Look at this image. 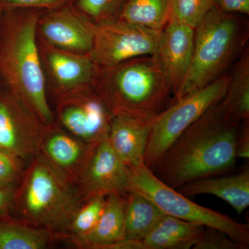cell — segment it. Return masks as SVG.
Listing matches in <instances>:
<instances>
[{
	"instance_id": "obj_1",
	"label": "cell",
	"mask_w": 249,
	"mask_h": 249,
	"mask_svg": "<svg viewBox=\"0 0 249 249\" xmlns=\"http://www.w3.org/2000/svg\"><path fill=\"white\" fill-rule=\"evenodd\" d=\"M219 102L191 124L152 168L162 182L178 189L235 165L236 145L243 121L228 116Z\"/></svg>"
},
{
	"instance_id": "obj_2",
	"label": "cell",
	"mask_w": 249,
	"mask_h": 249,
	"mask_svg": "<svg viewBox=\"0 0 249 249\" xmlns=\"http://www.w3.org/2000/svg\"><path fill=\"white\" fill-rule=\"evenodd\" d=\"M38 14L27 11L5 20L0 34V77L6 90L47 127L53 113L36 39Z\"/></svg>"
},
{
	"instance_id": "obj_3",
	"label": "cell",
	"mask_w": 249,
	"mask_h": 249,
	"mask_svg": "<svg viewBox=\"0 0 249 249\" xmlns=\"http://www.w3.org/2000/svg\"><path fill=\"white\" fill-rule=\"evenodd\" d=\"M92 83L114 115L155 119L175 101L155 54L115 66L96 65Z\"/></svg>"
},
{
	"instance_id": "obj_4",
	"label": "cell",
	"mask_w": 249,
	"mask_h": 249,
	"mask_svg": "<svg viewBox=\"0 0 249 249\" xmlns=\"http://www.w3.org/2000/svg\"><path fill=\"white\" fill-rule=\"evenodd\" d=\"M241 16L216 6L195 29L191 65L175 101L213 83L239 58L248 37Z\"/></svg>"
},
{
	"instance_id": "obj_5",
	"label": "cell",
	"mask_w": 249,
	"mask_h": 249,
	"mask_svg": "<svg viewBox=\"0 0 249 249\" xmlns=\"http://www.w3.org/2000/svg\"><path fill=\"white\" fill-rule=\"evenodd\" d=\"M79 191L70 178L39 152L16 189V206L27 220L48 230L69 229L80 207Z\"/></svg>"
},
{
	"instance_id": "obj_6",
	"label": "cell",
	"mask_w": 249,
	"mask_h": 249,
	"mask_svg": "<svg viewBox=\"0 0 249 249\" xmlns=\"http://www.w3.org/2000/svg\"><path fill=\"white\" fill-rule=\"evenodd\" d=\"M127 168L129 188L151 199L163 213L205 227L217 229L246 249L249 248L248 224L237 222L226 214L190 200L176 189L162 182L145 163L127 166Z\"/></svg>"
},
{
	"instance_id": "obj_7",
	"label": "cell",
	"mask_w": 249,
	"mask_h": 249,
	"mask_svg": "<svg viewBox=\"0 0 249 249\" xmlns=\"http://www.w3.org/2000/svg\"><path fill=\"white\" fill-rule=\"evenodd\" d=\"M230 78V73H225L202 89L174 101L157 116L145 149L146 166L152 169L181 134L224 97Z\"/></svg>"
},
{
	"instance_id": "obj_8",
	"label": "cell",
	"mask_w": 249,
	"mask_h": 249,
	"mask_svg": "<svg viewBox=\"0 0 249 249\" xmlns=\"http://www.w3.org/2000/svg\"><path fill=\"white\" fill-rule=\"evenodd\" d=\"M161 31L121 21L93 24V45L89 54L96 66H115L157 52Z\"/></svg>"
},
{
	"instance_id": "obj_9",
	"label": "cell",
	"mask_w": 249,
	"mask_h": 249,
	"mask_svg": "<svg viewBox=\"0 0 249 249\" xmlns=\"http://www.w3.org/2000/svg\"><path fill=\"white\" fill-rule=\"evenodd\" d=\"M47 126L6 90L0 91V149L22 161L40 152Z\"/></svg>"
},
{
	"instance_id": "obj_10",
	"label": "cell",
	"mask_w": 249,
	"mask_h": 249,
	"mask_svg": "<svg viewBox=\"0 0 249 249\" xmlns=\"http://www.w3.org/2000/svg\"><path fill=\"white\" fill-rule=\"evenodd\" d=\"M58 111L62 125L85 143L95 145L107 138L114 114L95 88L64 100Z\"/></svg>"
},
{
	"instance_id": "obj_11",
	"label": "cell",
	"mask_w": 249,
	"mask_h": 249,
	"mask_svg": "<svg viewBox=\"0 0 249 249\" xmlns=\"http://www.w3.org/2000/svg\"><path fill=\"white\" fill-rule=\"evenodd\" d=\"M79 178L80 195L86 200L96 196H125L130 188L127 166L108 137L93 145Z\"/></svg>"
},
{
	"instance_id": "obj_12",
	"label": "cell",
	"mask_w": 249,
	"mask_h": 249,
	"mask_svg": "<svg viewBox=\"0 0 249 249\" xmlns=\"http://www.w3.org/2000/svg\"><path fill=\"white\" fill-rule=\"evenodd\" d=\"M194 38L193 28L175 21L160 33L155 55L175 97L191 65Z\"/></svg>"
},
{
	"instance_id": "obj_13",
	"label": "cell",
	"mask_w": 249,
	"mask_h": 249,
	"mask_svg": "<svg viewBox=\"0 0 249 249\" xmlns=\"http://www.w3.org/2000/svg\"><path fill=\"white\" fill-rule=\"evenodd\" d=\"M42 35L55 48L89 54L93 45V24L70 5L52 10L41 21Z\"/></svg>"
},
{
	"instance_id": "obj_14",
	"label": "cell",
	"mask_w": 249,
	"mask_h": 249,
	"mask_svg": "<svg viewBox=\"0 0 249 249\" xmlns=\"http://www.w3.org/2000/svg\"><path fill=\"white\" fill-rule=\"evenodd\" d=\"M156 118L145 119L124 114L113 116L108 141L126 166L144 163L147 140Z\"/></svg>"
},
{
	"instance_id": "obj_15",
	"label": "cell",
	"mask_w": 249,
	"mask_h": 249,
	"mask_svg": "<svg viewBox=\"0 0 249 249\" xmlns=\"http://www.w3.org/2000/svg\"><path fill=\"white\" fill-rule=\"evenodd\" d=\"M176 190L187 197L202 194L217 196L241 214L249 206V170L231 176L199 178Z\"/></svg>"
},
{
	"instance_id": "obj_16",
	"label": "cell",
	"mask_w": 249,
	"mask_h": 249,
	"mask_svg": "<svg viewBox=\"0 0 249 249\" xmlns=\"http://www.w3.org/2000/svg\"><path fill=\"white\" fill-rule=\"evenodd\" d=\"M93 145L74 136L47 130L40 152L69 178L79 177Z\"/></svg>"
},
{
	"instance_id": "obj_17",
	"label": "cell",
	"mask_w": 249,
	"mask_h": 249,
	"mask_svg": "<svg viewBox=\"0 0 249 249\" xmlns=\"http://www.w3.org/2000/svg\"><path fill=\"white\" fill-rule=\"evenodd\" d=\"M47 57L52 75L62 89L84 88L92 83L96 65L89 54L73 53L54 47Z\"/></svg>"
},
{
	"instance_id": "obj_18",
	"label": "cell",
	"mask_w": 249,
	"mask_h": 249,
	"mask_svg": "<svg viewBox=\"0 0 249 249\" xmlns=\"http://www.w3.org/2000/svg\"><path fill=\"white\" fill-rule=\"evenodd\" d=\"M204 229V226L165 214L142 242L145 249H191Z\"/></svg>"
},
{
	"instance_id": "obj_19",
	"label": "cell",
	"mask_w": 249,
	"mask_h": 249,
	"mask_svg": "<svg viewBox=\"0 0 249 249\" xmlns=\"http://www.w3.org/2000/svg\"><path fill=\"white\" fill-rule=\"evenodd\" d=\"M126 195L111 194L106 196L102 214L95 227L86 235L77 239L89 248L104 249L124 238Z\"/></svg>"
},
{
	"instance_id": "obj_20",
	"label": "cell",
	"mask_w": 249,
	"mask_h": 249,
	"mask_svg": "<svg viewBox=\"0 0 249 249\" xmlns=\"http://www.w3.org/2000/svg\"><path fill=\"white\" fill-rule=\"evenodd\" d=\"M164 214L151 199L129 188L126 195L124 238L142 241Z\"/></svg>"
},
{
	"instance_id": "obj_21",
	"label": "cell",
	"mask_w": 249,
	"mask_h": 249,
	"mask_svg": "<svg viewBox=\"0 0 249 249\" xmlns=\"http://www.w3.org/2000/svg\"><path fill=\"white\" fill-rule=\"evenodd\" d=\"M230 82L219 105L228 116L242 122L249 119V52L245 48L236 60Z\"/></svg>"
},
{
	"instance_id": "obj_22",
	"label": "cell",
	"mask_w": 249,
	"mask_h": 249,
	"mask_svg": "<svg viewBox=\"0 0 249 249\" xmlns=\"http://www.w3.org/2000/svg\"><path fill=\"white\" fill-rule=\"evenodd\" d=\"M172 0H125L117 20L162 31L170 22Z\"/></svg>"
},
{
	"instance_id": "obj_23",
	"label": "cell",
	"mask_w": 249,
	"mask_h": 249,
	"mask_svg": "<svg viewBox=\"0 0 249 249\" xmlns=\"http://www.w3.org/2000/svg\"><path fill=\"white\" fill-rule=\"evenodd\" d=\"M53 241V234L43 228H34L0 218V249H43Z\"/></svg>"
},
{
	"instance_id": "obj_24",
	"label": "cell",
	"mask_w": 249,
	"mask_h": 249,
	"mask_svg": "<svg viewBox=\"0 0 249 249\" xmlns=\"http://www.w3.org/2000/svg\"><path fill=\"white\" fill-rule=\"evenodd\" d=\"M216 6L217 0H172L170 21L195 29Z\"/></svg>"
},
{
	"instance_id": "obj_25",
	"label": "cell",
	"mask_w": 249,
	"mask_h": 249,
	"mask_svg": "<svg viewBox=\"0 0 249 249\" xmlns=\"http://www.w3.org/2000/svg\"><path fill=\"white\" fill-rule=\"evenodd\" d=\"M106 196H96L87 199L86 204L79 209L72 219L69 229L80 238L96 225L106 204Z\"/></svg>"
},
{
	"instance_id": "obj_26",
	"label": "cell",
	"mask_w": 249,
	"mask_h": 249,
	"mask_svg": "<svg viewBox=\"0 0 249 249\" xmlns=\"http://www.w3.org/2000/svg\"><path fill=\"white\" fill-rule=\"evenodd\" d=\"M125 0H77L80 13L95 23L116 20Z\"/></svg>"
},
{
	"instance_id": "obj_27",
	"label": "cell",
	"mask_w": 249,
	"mask_h": 249,
	"mask_svg": "<svg viewBox=\"0 0 249 249\" xmlns=\"http://www.w3.org/2000/svg\"><path fill=\"white\" fill-rule=\"evenodd\" d=\"M193 249H247L217 229L205 227Z\"/></svg>"
},
{
	"instance_id": "obj_28",
	"label": "cell",
	"mask_w": 249,
	"mask_h": 249,
	"mask_svg": "<svg viewBox=\"0 0 249 249\" xmlns=\"http://www.w3.org/2000/svg\"><path fill=\"white\" fill-rule=\"evenodd\" d=\"M22 161L0 149V187L16 186L22 178Z\"/></svg>"
},
{
	"instance_id": "obj_29",
	"label": "cell",
	"mask_w": 249,
	"mask_h": 249,
	"mask_svg": "<svg viewBox=\"0 0 249 249\" xmlns=\"http://www.w3.org/2000/svg\"><path fill=\"white\" fill-rule=\"evenodd\" d=\"M9 6L18 9H56L68 5L71 0H4Z\"/></svg>"
},
{
	"instance_id": "obj_30",
	"label": "cell",
	"mask_w": 249,
	"mask_h": 249,
	"mask_svg": "<svg viewBox=\"0 0 249 249\" xmlns=\"http://www.w3.org/2000/svg\"><path fill=\"white\" fill-rule=\"evenodd\" d=\"M16 192V186L0 187V218L9 217Z\"/></svg>"
},
{
	"instance_id": "obj_31",
	"label": "cell",
	"mask_w": 249,
	"mask_h": 249,
	"mask_svg": "<svg viewBox=\"0 0 249 249\" xmlns=\"http://www.w3.org/2000/svg\"><path fill=\"white\" fill-rule=\"evenodd\" d=\"M236 155L237 158H249V120L242 122L237 145H236Z\"/></svg>"
},
{
	"instance_id": "obj_32",
	"label": "cell",
	"mask_w": 249,
	"mask_h": 249,
	"mask_svg": "<svg viewBox=\"0 0 249 249\" xmlns=\"http://www.w3.org/2000/svg\"><path fill=\"white\" fill-rule=\"evenodd\" d=\"M217 5L227 12L242 16L249 14V0H217Z\"/></svg>"
},
{
	"instance_id": "obj_33",
	"label": "cell",
	"mask_w": 249,
	"mask_h": 249,
	"mask_svg": "<svg viewBox=\"0 0 249 249\" xmlns=\"http://www.w3.org/2000/svg\"><path fill=\"white\" fill-rule=\"evenodd\" d=\"M104 249H145L142 240L124 238L107 246Z\"/></svg>"
}]
</instances>
